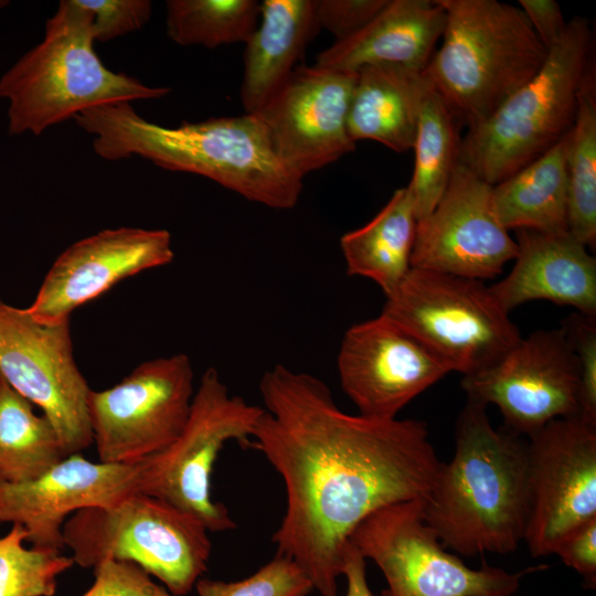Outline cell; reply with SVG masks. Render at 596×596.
<instances>
[{
	"mask_svg": "<svg viewBox=\"0 0 596 596\" xmlns=\"http://www.w3.org/2000/svg\"><path fill=\"white\" fill-rule=\"evenodd\" d=\"M94 43L92 13L76 0L60 1L43 40L0 78V98L9 100L10 135L39 136L92 108L170 93L108 70Z\"/></svg>",
	"mask_w": 596,
	"mask_h": 596,
	"instance_id": "obj_4",
	"label": "cell"
},
{
	"mask_svg": "<svg viewBox=\"0 0 596 596\" xmlns=\"http://www.w3.org/2000/svg\"><path fill=\"white\" fill-rule=\"evenodd\" d=\"M195 588L199 596H308L313 586L292 560L276 554L244 579L224 582L199 578Z\"/></svg>",
	"mask_w": 596,
	"mask_h": 596,
	"instance_id": "obj_31",
	"label": "cell"
},
{
	"mask_svg": "<svg viewBox=\"0 0 596 596\" xmlns=\"http://www.w3.org/2000/svg\"><path fill=\"white\" fill-rule=\"evenodd\" d=\"M529 519L533 557L553 554L574 530L596 518V425L557 418L526 437Z\"/></svg>",
	"mask_w": 596,
	"mask_h": 596,
	"instance_id": "obj_14",
	"label": "cell"
},
{
	"mask_svg": "<svg viewBox=\"0 0 596 596\" xmlns=\"http://www.w3.org/2000/svg\"><path fill=\"white\" fill-rule=\"evenodd\" d=\"M93 15L95 41L107 42L142 29L151 15L149 0H76Z\"/></svg>",
	"mask_w": 596,
	"mask_h": 596,
	"instance_id": "obj_33",
	"label": "cell"
},
{
	"mask_svg": "<svg viewBox=\"0 0 596 596\" xmlns=\"http://www.w3.org/2000/svg\"><path fill=\"white\" fill-rule=\"evenodd\" d=\"M467 400L498 406L508 430L529 437L549 422L579 417V371L560 327L522 338L490 368L464 376Z\"/></svg>",
	"mask_w": 596,
	"mask_h": 596,
	"instance_id": "obj_13",
	"label": "cell"
},
{
	"mask_svg": "<svg viewBox=\"0 0 596 596\" xmlns=\"http://www.w3.org/2000/svg\"><path fill=\"white\" fill-rule=\"evenodd\" d=\"M191 513L138 491L111 507L76 511L63 525L74 563L95 567L106 558L132 562L173 596L191 592L205 572L212 543Z\"/></svg>",
	"mask_w": 596,
	"mask_h": 596,
	"instance_id": "obj_7",
	"label": "cell"
},
{
	"mask_svg": "<svg viewBox=\"0 0 596 596\" xmlns=\"http://www.w3.org/2000/svg\"><path fill=\"white\" fill-rule=\"evenodd\" d=\"M562 562L576 571L584 579L585 586L596 585V518L584 523L555 547Z\"/></svg>",
	"mask_w": 596,
	"mask_h": 596,
	"instance_id": "obj_36",
	"label": "cell"
},
{
	"mask_svg": "<svg viewBox=\"0 0 596 596\" xmlns=\"http://www.w3.org/2000/svg\"><path fill=\"white\" fill-rule=\"evenodd\" d=\"M492 185L458 161L434 210L417 223L412 267L485 280L517 256L498 221Z\"/></svg>",
	"mask_w": 596,
	"mask_h": 596,
	"instance_id": "obj_16",
	"label": "cell"
},
{
	"mask_svg": "<svg viewBox=\"0 0 596 596\" xmlns=\"http://www.w3.org/2000/svg\"><path fill=\"white\" fill-rule=\"evenodd\" d=\"M422 514L440 543L460 555L515 551L529 519L526 438L496 429L487 406L467 400L454 456L440 461Z\"/></svg>",
	"mask_w": 596,
	"mask_h": 596,
	"instance_id": "obj_3",
	"label": "cell"
},
{
	"mask_svg": "<svg viewBox=\"0 0 596 596\" xmlns=\"http://www.w3.org/2000/svg\"><path fill=\"white\" fill-rule=\"evenodd\" d=\"M20 524L0 536V596H53L57 577L75 563L61 551L24 546Z\"/></svg>",
	"mask_w": 596,
	"mask_h": 596,
	"instance_id": "obj_30",
	"label": "cell"
},
{
	"mask_svg": "<svg viewBox=\"0 0 596 596\" xmlns=\"http://www.w3.org/2000/svg\"><path fill=\"white\" fill-rule=\"evenodd\" d=\"M94 575L83 596H173L132 562L106 558L94 567Z\"/></svg>",
	"mask_w": 596,
	"mask_h": 596,
	"instance_id": "obj_34",
	"label": "cell"
},
{
	"mask_svg": "<svg viewBox=\"0 0 596 596\" xmlns=\"http://www.w3.org/2000/svg\"><path fill=\"white\" fill-rule=\"evenodd\" d=\"M145 460L134 465L64 458L24 482L0 480V522L22 525L33 547L61 551L63 525L78 510L111 507L141 491Z\"/></svg>",
	"mask_w": 596,
	"mask_h": 596,
	"instance_id": "obj_18",
	"label": "cell"
},
{
	"mask_svg": "<svg viewBox=\"0 0 596 596\" xmlns=\"http://www.w3.org/2000/svg\"><path fill=\"white\" fill-rule=\"evenodd\" d=\"M315 0H264L259 21L245 42L241 102L259 110L299 66L319 30Z\"/></svg>",
	"mask_w": 596,
	"mask_h": 596,
	"instance_id": "obj_22",
	"label": "cell"
},
{
	"mask_svg": "<svg viewBox=\"0 0 596 596\" xmlns=\"http://www.w3.org/2000/svg\"><path fill=\"white\" fill-rule=\"evenodd\" d=\"M443 44L424 76L462 126L488 119L542 67L547 50L521 9L497 0H438Z\"/></svg>",
	"mask_w": 596,
	"mask_h": 596,
	"instance_id": "obj_5",
	"label": "cell"
},
{
	"mask_svg": "<svg viewBox=\"0 0 596 596\" xmlns=\"http://www.w3.org/2000/svg\"><path fill=\"white\" fill-rule=\"evenodd\" d=\"M259 393L263 413L246 448L284 481L276 554L292 560L321 596H337L352 531L381 508L423 499L440 460L425 422L348 414L309 373L276 364Z\"/></svg>",
	"mask_w": 596,
	"mask_h": 596,
	"instance_id": "obj_1",
	"label": "cell"
},
{
	"mask_svg": "<svg viewBox=\"0 0 596 596\" xmlns=\"http://www.w3.org/2000/svg\"><path fill=\"white\" fill-rule=\"evenodd\" d=\"M517 232V256L511 272L489 289L510 313L532 300L570 306L596 316V259L570 232Z\"/></svg>",
	"mask_w": 596,
	"mask_h": 596,
	"instance_id": "obj_20",
	"label": "cell"
},
{
	"mask_svg": "<svg viewBox=\"0 0 596 596\" xmlns=\"http://www.w3.org/2000/svg\"><path fill=\"white\" fill-rule=\"evenodd\" d=\"M389 0H316L319 28L331 33L336 41L347 39L364 28Z\"/></svg>",
	"mask_w": 596,
	"mask_h": 596,
	"instance_id": "obj_35",
	"label": "cell"
},
{
	"mask_svg": "<svg viewBox=\"0 0 596 596\" xmlns=\"http://www.w3.org/2000/svg\"><path fill=\"white\" fill-rule=\"evenodd\" d=\"M587 19L567 22L540 71L488 119L468 129L459 161L494 185L543 156L572 129L578 93L594 64Z\"/></svg>",
	"mask_w": 596,
	"mask_h": 596,
	"instance_id": "obj_6",
	"label": "cell"
},
{
	"mask_svg": "<svg viewBox=\"0 0 596 596\" xmlns=\"http://www.w3.org/2000/svg\"><path fill=\"white\" fill-rule=\"evenodd\" d=\"M579 371V418L596 425V316L573 312L561 324Z\"/></svg>",
	"mask_w": 596,
	"mask_h": 596,
	"instance_id": "obj_32",
	"label": "cell"
},
{
	"mask_svg": "<svg viewBox=\"0 0 596 596\" xmlns=\"http://www.w3.org/2000/svg\"><path fill=\"white\" fill-rule=\"evenodd\" d=\"M568 232L588 249L596 245V73H586L575 123L566 135Z\"/></svg>",
	"mask_w": 596,
	"mask_h": 596,
	"instance_id": "obj_28",
	"label": "cell"
},
{
	"mask_svg": "<svg viewBox=\"0 0 596 596\" xmlns=\"http://www.w3.org/2000/svg\"><path fill=\"white\" fill-rule=\"evenodd\" d=\"M173 257L167 230L124 226L100 231L57 256L25 310L40 322L70 319L76 308L120 280L164 266Z\"/></svg>",
	"mask_w": 596,
	"mask_h": 596,
	"instance_id": "obj_19",
	"label": "cell"
},
{
	"mask_svg": "<svg viewBox=\"0 0 596 596\" xmlns=\"http://www.w3.org/2000/svg\"><path fill=\"white\" fill-rule=\"evenodd\" d=\"M66 457L49 418L0 375V480L35 479Z\"/></svg>",
	"mask_w": 596,
	"mask_h": 596,
	"instance_id": "obj_26",
	"label": "cell"
},
{
	"mask_svg": "<svg viewBox=\"0 0 596 596\" xmlns=\"http://www.w3.org/2000/svg\"><path fill=\"white\" fill-rule=\"evenodd\" d=\"M566 136L514 174L492 185L493 211L507 231L568 232Z\"/></svg>",
	"mask_w": 596,
	"mask_h": 596,
	"instance_id": "obj_25",
	"label": "cell"
},
{
	"mask_svg": "<svg viewBox=\"0 0 596 596\" xmlns=\"http://www.w3.org/2000/svg\"><path fill=\"white\" fill-rule=\"evenodd\" d=\"M337 366L341 389L359 414L394 419L450 369L424 343L384 315L351 326Z\"/></svg>",
	"mask_w": 596,
	"mask_h": 596,
	"instance_id": "obj_17",
	"label": "cell"
},
{
	"mask_svg": "<svg viewBox=\"0 0 596 596\" xmlns=\"http://www.w3.org/2000/svg\"><path fill=\"white\" fill-rule=\"evenodd\" d=\"M262 413V406L231 394L214 368L206 369L181 434L145 460L141 492L191 513L210 532L235 529L227 508L212 498V471L227 441L246 447Z\"/></svg>",
	"mask_w": 596,
	"mask_h": 596,
	"instance_id": "obj_10",
	"label": "cell"
},
{
	"mask_svg": "<svg viewBox=\"0 0 596 596\" xmlns=\"http://www.w3.org/2000/svg\"><path fill=\"white\" fill-rule=\"evenodd\" d=\"M381 313L464 376L490 368L522 339L482 280L435 270L412 267Z\"/></svg>",
	"mask_w": 596,
	"mask_h": 596,
	"instance_id": "obj_8",
	"label": "cell"
},
{
	"mask_svg": "<svg viewBox=\"0 0 596 596\" xmlns=\"http://www.w3.org/2000/svg\"><path fill=\"white\" fill-rule=\"evenodd\" d=\"M427 86L422 70L396 64L361 67L348 114L351 139L374 140L396 152L413 149Z\"/></svg>",
	"mask_w": 596,
	"mask_h": 596,
	"instance_id": "obj_23",
	"label": "cell"
},
{
	"mask_svg": "<svg viewBox=\"0 0 596 596\" xmlns=\"http://www.w3.org/2000/svg\"><path fill=\"white\" fill-rule=\"evenodd\" d=\"M349 542L383 573L381 596H513L522 578L545 566L508 572L471 568L446 551L422 514V499L394 503L366 517Z\"/></svg>",
	"mask_w": 596,
	"mask_h": 596,
	"instance_id": "obj_9",
	"label": "cell"
},
{
	"mask_svg": "<svg viewBox=\"0 0 596 596\" xmlns=\"http://www.w3.org/2000/svg\"><path fill=\"white\" fill-rule=\"evenodd\" d=\"M0 375L42 409L66 456L81 454L93 444L92 389L74 358L70 319L40 322L25 308L0 299Z\"/></svg>",
	"mask_w": 596,
	"mask_h": 596,
	"instance_id": "obj_12",
	"label": "cell"
},
{
	"mask_svg": "<svg viewBox=\"0 0 596 596\" xmlns=\"http://www.w3.org/2000/svg\"><path fill=\"white\" fill-rule=\"evenodd\" d=\"M358 72L299 65L254 115L285 166L304 179L355 148L348 114Z\"/></svg>",
	"mask_w": 596,
	"mask_h": 596,
	"instance_id": "obj_15",
	"label": "cell"
},
{
	"mask_svg": "<svg viewBox=\"0 0 596 596\" xmlns=\"http://www.w3.org/2000/svg\"><path fill=\"white\" fill-rule=\"evenodd\" d=\"M445 24L438 0H389L364 28L320 52L315 64L352 72L373 64L424 71Z\"/></svg>",
	"mask_w": 596,
	"mask_h": 596,
	"instance_id": "obj_21",
	"label": "cell"
},
{
	"mask_svg": "<svg viewBox=\"0 0 596 596\" xmlns=\"http://www.w3.org/2000/svg\"><path fill=\"white\" fill-rule=\"evenodd\" d=\"M76 124L94 136L106 160L138 156L167 170L205 177L243 198L276 210L292 209L302 178L276 155L254 114L163 127L139 116L130 103L82 111Z\"/></svg>",
	"mask_w": 596,
	"mask_h": 596,
	"instance_id": "obj_2",
	"label": "cell"
},
{
	"mask_svg": "<svg viewBox=\"0 0 596 596\" xmlns=\"http://www.w3.org/2000/svg\"><path fill=\"white\" fill-rule=\"evenodd\" d=\"M519 4L547 51L560 42L565 33L567 22H565L561 7L556 1L519 0Z\"/></svg>",
	"mask_w": 596,
	"mask_h": 596,
	"instance_id": "obj_37",
	"label": "cell"
},
{
	"mask_svg": "<svg viewBox=\"0 0 596 596\" xmlns=\"http://www.w3.org/2000/svg\"><path fill=\"white\" fill-rule=\"evenodd\" d=\"M417 223L409 188L395 190L370 222L341 236L347 274L371 279L391 295L412 268Z\"/></svg>",
	"mask_w": 596,
	"mask_h": 596,
	"instance_id": "obj_24",
	"label": "cell"
},
{
	"mask_svg": "<svg viewBox=\"0 0 596 596\" xmlns=\"http://www.w3.org/2000/svg\"><path fill=\"white\" fill-rule=\"evenodd\" d=\"M187 354L152 359L116 385L91 390L88 417L100 462L134 465L170 446L181 434L194 396Z\"/></svg>",
	"mask_w": 596,
	"mask_h": 596,
	"instance_id": "obj_11",
	"label": "cell"
},
{
	"mask_svg": "<svg viewBox=\"0 0 596 596\" xmlns=\"http://www.w3.org/2000/svg\"><path fill=\"white\" fill-rule=\"evenodd\" d=\"M342 575L348 582L345 596H373L365 575V558L348 542L343 553Z\"/></svg>",
	"mask_w": 596,
	"mask_h": 596,
	"instance_id": "obj_38",
	"label": "cell"
},
{
	"mask_svg": "<svg viewBox=\"0 0 596 596\" xmlns=\"http://www.w3.org/2000/svg\"><path fill=\"white\" fill-rule=\"evenodd\" d=\"M9 3V1L0 0V10L6 7Z\"/></svg>",
	"mask_w": 596,
	"mask_h": 596,
	"instance_id": "obj_39",
	"label": "cell"
},
{
	"mask_svg": "<svg viewBox=\"0 0 596 596\" xmlns=\"http://www.w3.org/2000/svg\"><path fill=\"white\" fill-rule=\"evenodd\" d=\"M166 4L167 34L184 46L245 44L260 14L256 0H169Z\"/></svg>",
	"mask_w": 596,
	"mask_h": 596,
	"instance_id": "obj_29",
	"label": "cell"
},
{
	"mask_svg": "<svg viewBox=\"0 0 596 596\" xmlns=\"http://www.w3.org/2000/svg\"><path fill=\"white\" fill-rule=\"evenodd\" d=\"M460 126L448 105L428 83L413 146V177L407 185L418 221L434 210L459 161Z\"/></svg>",
	"mask_w": 596,
	"mask_h": 596,
	"instance_id": "obj_27",
	"label": "cell"
}]
</instances>
